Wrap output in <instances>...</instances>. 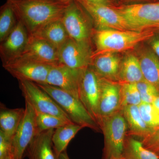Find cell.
<instances>
[{
	"label": "cell",
	"instance_id": "obj_41",
	"mask_svg": "<svg viewBox=\"0 0 159 159\" xmlns=\"http://www.w3.org/2000/svg\"><path fill=\"white\" fill-rule=\"evenodd\" d=\"M112 1H119V0H111Z\"/></svg>",
	"mask_w": 159,
	"mask_h": 159
},
{
	"label": "cell",
	"instance_id": "obj_34",
	"mask_svg": "<svg viewBox=\"0 0 159 159\" xmlns=\"http://www.w3.org/2000/svg\"><path fill=\"white\" fill-rule=\"evenodd\" d=\"M91 2L97 3V4H103V5L111 6V0H86Z\"/></svg>",
	"mask_w": 159,
	"mask_h": 159
},
{
	"label": "cell",
	"instance_id": "obj_22",
	"mask_svg": "<svg viewBox=\"0 0 159 159\" xmlns=\"http://www.w3.org/2000/svg\"><path fill=\"white\" fill-rule=\"evenodd\" d=\"M144 80L136 54L128 53L122 57L119 69L118 82L120 83L137 84Z\"/></svg>",
	"mask_w": 159,
	"mask_h": 159
},
{
	"label": "cell",
	"instance_id": "obj_13",
	"mask_svg": "<svg viewBox=\"0 0 159 159\" xmlns=\"http://www.w3.org/2000/svg\"><path fill=\"white\" fill-rule=\"evenodd\" d=\"M99 82V110L100 122L103 118L121 110L122 103L120 83L100 77Z\"/></svg>",
	"mask_w": 159,
	"mask_h": 159
},
{
	"label": "cell",
	"instance_id": "obj_9",
	"mask_svg": "<svg viewBox=\"0 0 159 159\" xmlns=\"http://www.w3.org/2000/svg\"><path fill=\"white\" fill-rule=\"evenodd\" d=\"M2 65L4 69L19 81L27 80L37 84L46 83L52 66L20 57Z\"/></svg>",
	"mask_w": 159,
	"mask_h": 159
},
{
	"label": "cell",
	"instance_id": "obj_10",
	"mask_svg": "<svg viewBox=\"0 0 159 159\" xmlns=\"http://www.w3.org/2000/svg\"><path fill=\"white\" fill-rule=\"evenodd\" d=\"M99 80L100 77L89 66L81 71L78 87L80 100L99 125Z\"/></svg>",
	"mask_w": 159,
	"mask_h": 159
},
{
	"label": "cell",
	"instance_id": "obj_3",
	"mask_svg": "<svg viewBox=\"0 0 159 159\" xmlns=\"http://www.w3.org/2000/svg\"><path fill=\"white\" fill-rule=\"evenodd\" d=\"M37 84L55 100L72 122L97 132L101 131L79 99L57 87L46 83Z\"/></svg>",
	"mask_w": 159,
	"mask_h": 159
},
{
	"label": "cell",
	"instance_id": "obj_23",
	"mask_svg": "<svg viewBox=\"0 0 159 159\" xmlns=\"http://www.w3.org/2000/svg\"><path fill=\"white\" fill-rule=\"evenodd\" d=\"M25 108H8L2 103L0 107V131L12 141L24 118Z\"/></svg>",
	"mask_w": 159,
	"mask_h": 159
},
{
	"label": "cell",
	"instance_id": "obj_19",
	"mask_svg": "<svg viewBox=\"0 0 159 159\" xmlns=\"http://www.w3.org/2000/svg\"><path fill=\"white\" fill-rule=\"evenodd\" d=\"M54 130L44 131L35 136L26 150L29 159H58L52 142Z\"/></svg>",
	"mask_w": 159,
	"mask_h": 159
},
{
	"label": "cell",
	"instance_id": "obj_27",
	"mask_svg": "<svg viewBox=\"0 0 159 159\" xmlns=\"http://www.w3.org/2000/svg\"><path fill=\"white\" fill-rule=\"evenodd\" d=\"M35 117L38 134L44 131L56 129L68 123H71L62 118L50 114L36 112Z\"/></svg>",
	"mask_w": 159,
	"mask_h": 159
},
{
	"label": "cell",
	"instance_id": "obj_11",
	"mask_svg": "<svg viewBox=\"0 0 159 159\" xmlns=\"http://www.w3.org/2000/svg\"><path fill=\"white\" fill-rule=\"evenodd\" d=\"M35 117L34 109L25 102L24 118L11 142V153L14 159H24L27 148L37 134Z\"/></svg>",
	"mask_w": 159,
	"mask_h": 159
},
{
	"label": "cell",
	"instance_id": "obj_24",
	"mask_svg": "<svg viewBox=\"0 0 159 159\" xmlns=\"http://www.w3.org/2000/svg\"><path fill=\"white\" fill-rule=\"evenodd\" d=\"M83 128L82 126L71 122L54 129L52 140L54 152L57 158L66 150L71 140Z\"/></svg>",
	"mask_w": 159,
	"mask_h": 159
},
{
	"label": "cell",
	"instance_id": "obj_33",
	"mask_svg": "<svg viewBox=\"0 0 159 159\" xmlns=\"http://www.w3.org/2000/svg\"><path fill=\"white\" fill-rule=\"evenodd\" d=\"M147 42L148 46L159 58V30L156 31Z\"/></svg>",
	"mask_w": 159,
	"mask_h": 159
},
{
	"label": "cell",
	"instance_id": "obj_7",
	"mask_svg": "<svg viewBox=\"0 0 159 159\" xmlns=\"http://www.w3.org/2000/svg\"><path fill=\"white\" fill-rule=\"evenodd\" d=\"M77 1L88 13L96 30L135 31L125 17L112 6L91 2L86 0Z\"/></svg>",
	"mask_w": 159,
	"mask_h": 159
},
{
	"label": "cell",
	"instance_id": "obj_15",
	"mask_svg": "<svg viewBox=\"0 0 159 159\" xmlns=\"http://www.w3.org/2000/svg\"><path fill=\"white\" fill-rule=\"evenodd\" d=\"M29 40L25 27L18 21L16 26L6 39L1 43L0 54L3 64L16 58L24 52Z\"/></svg>",
	"mask_w": 159,
	"mask_h": 159
},
{
	"label": "cell",
	"instance_id": "obj_4",
	"mask_svg": "<svg viewBox=\"0 0 159 159\" xmlns=\"http://www.w3.org/2000/svg\"><path fill=\"white\" fill-rule=\"evenodd\" d=\"M99 125L104 137L102 159L122 156L128 129L122 110L101 119Z\"/></svg>",
	"mask_w": 159,
	"mask_h": 159
},
{
	"label": "cell",
	"instance_id": "obj_6",
	"mask_svg": "<svg viewBox=\"0 0 159 159\" xmlns=\"http://www.w3.org/2000/svg\"><path fill=\"white\" fill-rule=\"evenodd\" d=\"M112 6L135 31L159 30V2Z\"/></svg>",
	"mask_w": 159,
	"mask_h": 159
},
{
	"label": "cell",
	"instance_id": "obj_29",
	"mask_svg": "<svg viewBox=\"0 0 159 159\" xmlns=\"http://www.w3.org/2000/svg\"><path fill=\"white\" fill-rule=\"evenodd\" d=\"M141 116L152 129L159 127V111L152 103H142L139 106Z\"/></svg>",
	"mask_w": 159,
	"mask_h": 159
},
{
	"label": "cell",
	"instance_id": "obj_37",
	"mask_svg": "<svg viewBox=\"0 0 159 159\" xmlns=\"http://www.w3.org/2000/svg\"><path fill=\"white\" fill-rule=\"evenodd\" d=\"M5 159H14L12 154H11V152L9 153V154L6 157Z\"/></svg>",
	"mask_w": 159,
	"mask_h": 159
},
{
	"label": "cell",
	"instance_id": "obj_30",
	"mask_svg": "<svg viewBox=\"0 0 159 159\" xmlns=\"http://www.w3.org/2000/svg\"><path fill=\"white\" fill-rule=\"evenodd\" d=\"M136 85L142 103H152L159 96V92L157 90L145 80L137 83Z\"/></svg>",
	"mask_w": 159,
	"mask_h": 159
},
{
	"label": "cell",
	"instance_id": "obj_39",
	"mask_svg": "<svg viewBox=\"0 0 159 159\" xmlns=\"http://www.w3.org/2000/svg\"><path fill=\"white\" fill-rule=\"evenodd\" d=\"M109 159H125L124 158V157L122 156L119 157H113Z\"/></svg>",
	"mask_w": 159,
	"mask_h": 159
},
{
	"label": "cell",
	"instance_id": "obj_8",
	"mask_svg": "<svg viewBox=\"0 0 159 159\" xmlns=\"http://www.w3.org/2000/svg\"><path fill=\"white\" fill-rule=\"evenodd\" d=\"M19 87L25 102L29 103L35 112L54 115L72 122L55 100L37 84L27 80L19 81Z\"/></svg>",
	"mask_w": 159,
	"mask_h": 159
},
{
	"label": "cell",
	"instance_id": "obj_12",
	"mask_svg": "<svg viewBox=\"0 0 159 159\" xmlns=\"http://www.w3.org/2000/svg\"><path fill=\"white\" fill-rule=\"evenodd\" d=\"M91 46L70 39L59 50V63L74 70H84L90 65Z\"/></svg>",
	"mask_w": 159,
	"mask_h": 159
},
{
	"label": "cell",
	"instance_id": "obj_31",
	"mask_svg": "<svg viewBox=\"0 0 159 159\" xmlns=\"http://www.w3.org/2000/svg\"><path fill=\"white\" fill-rule=\"evenodd\" d=\"M141 141L145 148L156 154L159 158V127L153 129L148 136Z\"/></svg>",
	"mask_w": 159,
	"mask_h": 159
},
{
	"label": "cell",
	"instance_id": "obj_14",
	"mask_svg": "<svg viewBox=\"0 0 159 159\" xmlns=\"http://www.w3.org/2000/svg\"><path fill=\"white\" fill-rule=\"evenodd\" d=\"M81 70H74L61 63L52 66L46 84L57 87L79 99L78 87Z\"/></svg>",
	"mask_w": 159,
	"mask_h": 159
},
{
	"label": "cell",
	"instance_id": "obj_2",
	"mask_svg": "<svg viewBox=\"0 0 159 159\" xmlns=\"http://www.w3.org/2000/svg\"><path fill=\"white\" fill-rule=\"evenodd\" d=\"M156 31V30L136 31L96 29L93 30V37L96 50L93 54L105 52L119 53L134 48L141 43L147 42Z\"/></svg>",
	"mask_w": 159,
	"mask_h": 159
},
{
	"label": "cell",
	"instance_id": "obj_38",
	"mask_svg": "<svg viewBox=\"0 0 159 159\" xmlns=\"http://www.w3.org/2000/svg\"><path fill=\"white\" fill-rule=\"evenodd\" d=\"M56 1H59V2H63L70 3L74 0H56Z\"/></svg>",
	"mask_w": 159,
	"mask_h": 159
},
{
	"label": "cell",
	"instance_id": "obj_17",
	"mask_svg": "<svg viewBox=\"0 0 159 159\" xmlns=\"http://www.w3.org/2000/svg\"><path fill=\"white\" fill-rule=\"evenodd\" d=\"M122 59L119 53L105 52L93 54L89 66L99 77L118 82Z\"/></svg>",
	"mask_w": 159,
	"mask_h": 159
},
{
	"label": "cell",
	"instance_id": "obj_40",
	"mask_svg": "<svg viewBox=\"0 0 159 159\" xmlns=\"http://www.w3.org/2000/svg\"><path fill=\"white\" fill-rule=\"evenodd\" d=\"M155 2H159V0H155Z\"/></svg>",
	"mask_w": 159,
	"mask_h": 159
},
{
	"label": "cell",
	"instance_id": "obj_32",
	"mask_svg": "<svg viewBox=\"0 0 159 159\" xmlns=\"http://www.w3.org/2000/svg\"><path fill=\"white\" fill-rule=\"evenodd\" d=\"M12 141L0 131V159H5L11 152Z\"/></svg>",
	"mask_w": 159,
	"mask_h": 159
},
{
	"label": "cell",
	"instance_id": "obj_5",
	"mask_svg": "<svg viewBox=\"0 0 159 159\" xmlns=\"http://www.w3.org/2000/svg\"><path fill=\"white\" fill-rule=\"evenodd\" d=\"M61 20L70 38L80 43L91 46L94 30L93 20L77 0L70 3Z\"/></svg>",
	"mask_w": 159,
	"mask_h": 159
},
{
	"label": "cell",
	"instance_id": "obj_28",
	"mask_svg": "<svg viewBox=\"0 0 159 159\" xmlns=\"http://www.w3.org/2000/svg\"><path fill=\"white\" fill-rule=\"evenodd\" d=\"M121 84L122 108L127 106H138L142 103L136 84Z\"/></svg>",
	"mask_w": 159,
	"mask_h": 159
},
{
	"label": "cell",
	"instance_id": "obj_42",
	"mask_svg": "<svg viewBox=\"0 0 159 159\" xmlns=\"http://www.w3.org/2000/svg\"></svg>",
	"mask_w": 159,
	"mask_h": 159
},
{
	"label": "cell",
	"instance_id": "obj_18",
	"mask_svg": "<svg viewBox=\"0 0 159 159\" xmlns=\"http://www.w3.org/2000/svg\"><path fill=\"white\" fill-rule=\"evenodd\" d=\"M137 56L144 80L153 85L159 92V58L148 46L139 48Z\"/></svg>",
	"mask_w": 159,
	"mask_h": 159
},
{
	"label": "cell",
	"instance_id": "obj_16",
	"mask_svg": "<svg viewBox=\"0 0 159 159\" xmlns=\"http://www.w3.org/2000/svg\"><path fill=\"white\" fill-rule=\"evenodd\" d=\"M19 57L52 66L59 63L58 49L46 41L32 38L29 37L26 48Z\"/></svg>",
	"mask_w": 159,
	"mask_h": 159
},
{
	"label": "cell",
	"instance_id": "obj_20",
	"mask_svg": "<svg viewBox=\"0 0 159 159\" xmlns=\"http://www.w3.org/2000/svg\"><path fill=\"white\" fill-rule=\"evenodd\" d=\"M61 18L48 23L29 37L44 40L59 50L70 39Z\"/></svg>",
	"mask_w": 159,
	"mask_h": 159
},
{
	"label": "cell",
	"instance_id": "obj_25",
	"mask_svg": "<svg viewBox=\"0 0 159 159\" xmlns=\"http://www.w3.org/2000/svg\"><path fill=\"white\" fill-rule=\"evenodd\" d=\"M122 156L125 159H159L156 154L145 148L141 141L129 136L125 139Z\"/></svg>",
	"mask_w": 159,
	"mask_h": 159
},
{
	"label": "cell",
	"instance_id": "obj_21",
	"mask_svg": "<svg viewBox=\"0 0 159 159\" xmlns=\"http://www.w3.org/2000/svg\"><path fill=\"white\" fill-rule=\"evenodd\" d=\"M128 125L127 136L141 138L148 136L153 129L151 128L143 119L139 106H127L121 109Z\"/></svg>",
	"mask_w": 159,
	"mask_h": 159
},
{
	"label": "cell",
	"instance_id": "obj_35",
	"mask_svg": "<svg viewBox=\"0 0 159 159\" xmlns=\"http://www.w3.org/2000/svg\"><path fill=\"white\" fill-rule=\"evenodd\" d=\"M58 159H70L67 153L66 150L62 152L58 157Z\"/></svg>",
	"mask_w": 159,
	"mask_h": 159
},
{
	"label": "cell",
	"instance_id": "obj_26",
	"mask_svg": "<svg viewBox=\"0 0 159 159\" xmlns=\"http://www.w3.org/2000/svg\"><path fill=\"white\" fill-rule=\"evenodd\" d=\"M17 20L9 2L1 7L0 11V42L8 37L17 23Z\"/></svg>",
	"mask_w": 159,
	"mask_h": 159
},
{
	"label": "cell",
	"instance_id": "obj_1",
	"mask_svg": "<svg viewBox=\"0 0 159 159\" xmlns=\"http://www.w3.org/2000/svg\"><path fill=\"white\" fill-rule=\"evenodd\" d=\"M17 21L27 29L29 36L48 23L62 18L70 3L56 0H7Z\"/></svg>",
	"mask_w": 159,
	"mask_h": 159
},
{
	"label": "cell",
	"instance_id": "obj_36",
	"mask_svg": "<svg viewBox=\"0 0 159 159\" xmlns=\"http://www.w3.org/2000/svg\"><path fill=\"white\" fill-rule=\"evenodd\" d=\"M152 104L159 111V96L157 97Z\"/></svg>",
	"mask_w": 159,
	"mask_h": 159
}]
</instances>
